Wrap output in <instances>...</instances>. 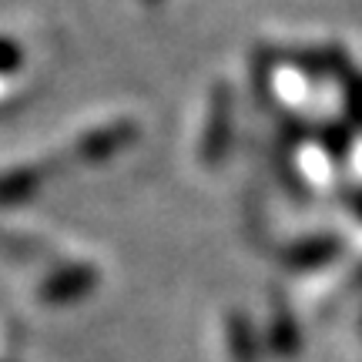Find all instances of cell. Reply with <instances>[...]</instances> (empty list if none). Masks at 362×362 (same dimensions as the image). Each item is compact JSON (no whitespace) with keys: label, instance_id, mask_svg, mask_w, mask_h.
<instances>
[{"label":"cell","instance_id":"1","mask_svg":"<svg viewBox=\"0 0 362 362\" xmlns=\"http://www.w3.org/2000/svg\"><path fill=\"white\" fill-rule=\"evenodd\" d=\"M98 275H90L88 269H78V272H61V275H54L51 282L44 285V292L40 298L44 302H51V305H61V302H71V298H81L84 292H90V285H94Z\"/></svg>","mask_w":362,"mask_h":362},{"label":"cell","instance_id":"2","mask_svg":"<svg viewBox=\"0 0 362 362\" xmlns=\"http://www.w3.org/2000/svg\"><path fill=\"white\" fill-rule=\"evenodd\" d=\"M228 352L235 362H255L259 349H255V336L248 329L245 315H232L228 319Z\"/></svg>","mask_w":362,"mask_h":362},{"label":"cell","instance_id":"3","mask_svg":"<svg viewBox=\"0 0 362 362\" xmlns=\"http://www.w3.org/2000/svg\"><path fill=\"white\" fill-rule=\"evenodd\" d=\"M269 342H272V349L282 352V356H292V352L298 349V329H296L292 315H288L285 309L282 312L275 309V315H272V336H269Z\"/></svg>","mask_w":362,"mask_h":362}]
</instances>
